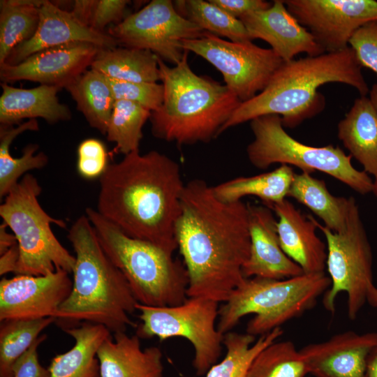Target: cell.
I'll return each mask as SVG.
<instances>
[{
  "mask_svg": "<svg viewBox=\"0 0 377 377\" xmlns=\"http://www.w3.org/2000/svg\"><path fill=\"white\" fill-rule=\"evenodd\" d=\"M175 234L188 275V297L226 302L245 279L249 205L222 201L213 186L193 179L184 185Z\"/></svg>",
  "mask_w": 377,
  "mask_h": 377,
  "instance_id": "1",
  "label": "cell"
},
{
  "mask_svg": "<svg viewBox=\"0 0 377 377\" xmlns=\"http://www.w3.org/2000/svg\"><path fill=\"white\" fill-rule=\"evenodd\" d=\"M96 211L128 236L172 254L184 188L179 164L164 154L139 150L108 164L99 178Z\"/></svg>",
  "mask_w": 377,
  "mask_h": 377,
  "instance_id": "2",
  "label": "cell"
},
{
  "mask_svg": "<svg viewBox=\"0 0 377 377\" xmlns=\"http://www.w3.org/2000/svg\"><path fill=\"white\" fill-rule=\"evenodd\" d=\"M362 68L350 46L283 61L262 91L239 104L219 135L230 128L267 114L279 115L283 127L294 128L323 109L324 97L318 89L326 83L346 84L366 96L369 89Z\"/></svg>",
  "mask_w": 377,
  "mask_h": 377,
  "instance_id": "3",
  "label": "cell"
},
{
  "mask_svg": "<svg viewBox=\"0 0 377 377\" xmlns=\"http://www.w3.org/2000/svg\"><path fill=\"white\" fill-rule=\"evenodd\" d=\"M67 237L75 253L73 286L56 321L62 329L80 322L101 325L113 334L136 327L129 316L136 311L138 302L123 274L103 251L86 215L76 219Z\"/></svg>",
  "mask_w": 377,
  "mask_h": 377,
  "instance_id": "4",
  "label": "cell"
},
{
  "mask_svg": "<svg viewBox=\"0 0 377 377\" xmlns=\"http://www.w3.org/2000/svg\"><path fill=\"white\" fill-rule=\"evenodd\" d=\"M188 54L185 50L172 67L158 57L163 100L149 118L154 137L179 146L207 143L218 137L242 103L225 84L194 73Z\"/></svg>",
  "mask_w": 377,
  "mask_h": 377,
  "instance_id": "5",
  "label": "cell"
},
{
  "mask_svg": "<svg viewBox=\"0 0 377 377\" xmlns=\"http://www.w3.org/2000/svg\"><path fill=\"white\" fill-rule=\"evenodd\" d=\"M85 215L138 303L173 306L186 300L189 280L184 264L149 242L128 236L95 209L87 207Z\"/></svg>",
  "mask_w": 377,
  "mask_h": 377,
  "instance_id": "6",
  "label": "cell"
},
{
  "mask_svg": "<svg viewBox=\"0 0 377 377\" xmlns=\"http://www.w3.org/2000/svg\"><path fill=\"white\" fill-rule=\"evenodd\" d=\"M330 286L325 272L284 279L245 278L219 307L217 329L225 334L253 314L246 332L255 337L265 334L312 309Z\"/></svg>",
  "mask_w": 377,
  "mask_h": 377,
  "instance_id": "7",
  "label": "cell"
},
{
  "mask_svg": "<svg viewBox=\"0 0 377 377\" xmlns=\"http://www.w3.org/2000/svg\"><path fill=\"white\" fill-rule=\"evenodd\" d=\"M42 191L37 179L27 173L6 196L0 216L16 237L19 260L15 274L46 275L62 269L73 274L75 257L62 246L51 224L66 228V222L50 216L40 206Z\"/></svg>",
  "mask_w": 377,
  "mask_h": 377,
  "instance_id": "8",
  "label": "cell"
},
{
  "mask_svg": "<svg viewBox=\"0 0 377 377\" xmlns=\"http://www.w3.org/2000/svg\"><path fill=\"white\" fill-rule=\"evenodd\" d=\"M250 126L253 140L246 147V154L255 168L265 170L275 163L294 165L302 172H324L360 194L372 191L371 178L365 171L355 169L352 156L339 147H313L297 141L284 130L277 114L256 117Z\"/></svg>",
  "mask_w": 377,
  "mask_h": 377,
  "instance_id": "9",
  "label": "cell"
},
{
  "mask_svg": "<svg viewBox=\"0 0 377 377\" xmlns=\"http://www.w3.org/2000/svg\"><path fill=\"white\" fill-rule=\"evenodd\" d=\"M324 235L327 246L326 268L330 286L323 294V307L334 313L341 293L347 295V313L355 320L366 302L373 283L372 251L362 221L358 205L350 197L346 223L340 232H333L313 217Z\"/></svg>",
  "mask_w": 377,
  "mask_h": 377,
  "instance_id": "10",
  "label": "cell"
},
{
  "mask_svg": "<svg viewBox=\"0 0 377 377\" xmlns=\"http://www.w3.org/2000/svg\"><path fill=\"white\" fill-rule=\"evenodd\" d=\"M219 302L200 297H188L173 306H149L136 304L140 323L135 334L140 339L158 337L164 341L182 337L194 350L193 367L196 375L202 376L221 356L224 334L217 329Z\"/></svg>",
  "mask_w": 377,
  "mask_h": 377,
  "instance_id": "11",
  "label": "cell"
},
{
  "mask_svg": "<svg viewBox=\"0 0 377 377\" xmlns=\"http://www.w3.org/2000/svg\"><path fill=\"white\" fill-rule=\"evenodd\" d=\"M182 46L215 67L241 102L262 91L283 62L271 48L251 40H227L207 31L199 38L182 40Z\"/></svg>",
  "mask_w": 377,
  "mask_h": 377,
  "instance_id": "12",
  "label": "cell"
},
{
  "mask_svg": "<svg viewBox=\"0 0 377 377\" xmlns=\"http://www.w3.org/2000/svg\"><path fill=\"white\" fill-rule=\"evenodd\" d=\"M205 31L182 17L170 0H152L110 27L108 34L123 47L147 50L165 62L178 64L182 40L200 38Z\"/></svg>",
  "mask_w": 377,
  "mask_h": 377,
  "instance_id": "13",
  "label": "cell"
},
{
  "mask_svg": "<svg viewBox=\"0 0 377 377\" xmlns=\"http://www.w3.org/2000/svg\"><path fill=\"white\" fill-rule=\"evenodd\" d=\"M283 3L325 52L347 48L358 29L377 20L375 0H285Z\"/></svg>",
  "mask_w": 377,
  "mask_h": 377,
  "instance_id": "14",
  "label": "cell"
},
{
  "mask_svg": "<svg viewBox=\"0 0 377 377\" xmlns=\"http://www.w3.org/2000/svg\"><path fill=\"white\" fill-rule=\"evenodd\" d=\"M62 269L46 275L17 274L0 281V321L55 318L73 280Z\"/></svg>",
  "mask_w": 377,
  "mask_h": 377,
  "instance_id": "15",
  "label": "cell"
},
{
  "mask_svg": "<svg viewBox=\"0 0 377 377\" xmlns=\"http://www.w3.org/2000/svg\"><path fill=\"white\" fill-rule=\"evenodd\" d=\"M100 49L85 42L45 49L17 64H0V80L4 83L27 80L65 89L91 66Z\"/></svg>",
  "mask_w": 377,
  "mask_h": 377,
  "instance_id": "16",
  "label": "cell"
},
{
  "mask_svg": "<svg viewBox=\"0 0 377 377\" xmlns=\"http://www.w3.org/2000/svg\"><path fill=\"white\" fill-rule=\"evenodd\" d=\"M85 42L102 49L119 45L108 33L99 32L79 22L65 9L45 0L39 8V22L34 35L13 49L3 64L15 65L45 49L71 43Z\"/></svg>",
  "mask_w": 377,
  "mask_h": 377,
  "instance_id": "17",
  "label": "cell"
},
{
  "mask_svg": "<svg viewBox=\"0 0 377 377\" xmlns=\"http://www.w3.org/2000/svg\"><path fill=\"white\" fill-rule=\"evenodd\" d=\"M239 20L251 40H265L283 61L294 59L300 53L314 57L325 52L289 12L283 1L274 0L269 8L249 13Z\"/></svg>",
  "mask_w": 377,
  "mask_h": 377,
  "instance_id": "18",
  "label": "cell"
},
{
  "mask_svg": "<svg viewBox=\"0 0 377 377\" xmlns=\"http://www.w3.org/2000/svg\"><path fill=\"white\" fill-rule=\"evenodd\" d=\"M377 345V332L346 331L300 350L314 377H364L367 357Z\"/></svg>",
  "mask_w": 377,
  "mask_h": 377,
  "instance_id": "19",
  "label": "cell"
},
{
  "mask_svg": "<svg viewBox=\"0 0 377 377\" xmlns=\"http://www.w3.org/2000/svg\"><path fill=\"white\" fill-rule=\"evenodd\" d=\"M248 205L251 246L244 276L284 279L303 274L281 247L273 211L265 205Z\"/></svg>",
  "mask_w": 377,
  "mask_h": 377,
  "instance_id": "20",
  "label": "cell"
},
{
  "mask_svg": "<svg viewBox=\"0 0 377 377\" xmlns=\"http://www.w3.org/2000/svg\"><path fill=\"white\" fill-rule=\"evenodd\" d=\"M269 207L277 216V232L284 253L304 273L324 272L327 246L316 234L313 216L304 215L287 199Z\"/></svg>",
  "mask_w": 377,
  "mask_h": 377,
  "instance_id": "21",
  "label": "cell"
},
{
  "mask_svg": "<svg viewBox=\"0 0 377 377\" xmlns=\"http://www.w3.org/2000/svg\"><path fill=\"white\" fill-rule=\"evenodd\" d=\"M140 339L123 332L105 339L97 353L101 377H163L161 350L142 349Z\"/></svg>",
  "mask_w": 377,
  "mask_h": 377,
  "instance_id": "22",
  "label": "cell"
},
{
  "mask_svg": "<svg viewBox=\"0 0 377 377\" xmlns=\"http://www.w3.org/2000/svg\"><path fill=\"white\" fill-rule=\"evenodd\" d=\"M1 125L20 124L24 119L43 118L54 124L68 121L72 113L69 108L59 102L57 96L59 87L40 84L31 89L17 88L1 82Z\"/></svg>",
  "mask_w": 377,
  "mask_h": 377,
  "instance_id": "23",
  "label": "cell"
},
{
  "mask_svg": "<svg viewBox=\"0 0 377 377\" xmlns=\"http://www.w3.org/2000/svg\"><path fill=\"white\" fill-rule=\"evenodd\" d=\"M62 330L75 343L52 359L47 367L50 377H101L97 353L103 341L112 337L110 331L103 325L86 322Z\"/></svg>",
  "mask_w": 377,
  "mask_h": 377,
  "instance_id": "24",
  "label": "cell"
},
{
  "mask_svg": "<svg viewBox=\"0 0 377 377\" xmlns=\"http://www.w3.org/2000/svg\"><path fill=\"white\" fill-rule=\"evenodd\" d=\"M338 138L367 173L377 175V111L361 96L338 124Z\"/></svg>",
  "mask_w": 377,
  "mask_h": 377,
  "instance_id": "25",
  "label": "cell"
},
{
  "mask_svg": "<svg viewBox=\"0 0 377 377\" xmlns=\"http://www.w3.org/2000/svg\"><path fill=\"white\" fill-rule=\"evenodd\" d=\"M90 68L115 80L133 82L160 81L158 57L147 50L123 46L100 49Z\"/></svg>",
  "mask_w": 377,
  "mask_h": 377,
  "instance_id": "26",
  "label": "cell"
},
{
  "mask_svg": "<svg viewBox=\"0 0 377 377\" xmlns=\"http://www.w3.org/2000/svg\"><path fill=\"white\" fill-rule=\"evenodd\" d=\"M295 172L291 166L280 165L274 170L249 177H238L213 186L215 195L221 200L232 202L248 195L260 199L270 207L288 197Z\"/></svg>",
  "mask_w": 377,
  "mask_h": 377,
  "instance_id": "27",
  "label": "cell"
},
{
  "mask_svg": "<svg viewBox=\"0 0 377 377\" xmlns=\"http://www.w3.org/2000/svg\"><path fill=\"white\" fill-rule=\"evenodd\" d=\"M288 197L309 208L333 232L346 226L350 197H337L327 189L323 180L306 172L295 173Z\"/></svg>",
  "mask_w": 377,
  "mask_h": 377,
  "instance_id": "28",
  "label": "cell"
},
{
  "mask_svg": "<svg viewBox=\"0 0 377 377\" xmlns=\"http://www.w3.org/2000/svg\"><path fill=\"white\" fill-rule=\"evenodd\" d=\"M89 126L106 135L115 102L107 77L90 68L65 88Z\"/></svg>",
  "mask_w": 377,
  "mask_h": 377,
  "instance_id": "29",
  "label": "cell"
},
{
  "mask_svg": "<svg viewBox=\"0 0 377 377\" xmlns=\"http://www.w3.org/2000/svg\"><path fill=\"white\" fill-rule=\"evenodd\" d=\"M36 119H29L17 126H0V198L6 197L19 182V179L27 172L44 168L48 162L47 156L43 151L35 154L38 149L36 144H29L22 149L19 158L13 157L10 146L20 134L38 131Z\"/></svg>",
  "mask_w": 377,
  "mask_h": 377,
  "instance_id": "30",
  "label": "cell"
},
{
  "mask_svg": "<svg viewBox=\"0 0 377 377\" xmlns=\"http://www.w3.org/2000/svg\"><path fill=\"white\" fill-rule=\"evenodd\" d=\"M281 327L255 337L245 332L230 331L224 334L223 344L226 352L219 362L214 364L205 377H247L249 368L258 353L276 341L283 334Z\"/></svg>",
  "mask_w": 377,
  "mask_h": 377,
  "instance_id": "31",
  "label": "cell"
},
{
  "mask_svg": "<svg viewBox=\"0 0 377 377\" xmlns=\"http://www.w3.org/2000/svg\"><path fill=\"white\" fill-rule=\"evenodd\" d=\"M45 0L0 1V64L15 47L29 40L39 22V8Z\"/></svg>",
  "mask_w": 377,
  "mask_h": 377,
  "instance_id": "32",
  "label": "cell"
},
{
  "mask_svg": "<svg viewBox=\"0 0 377 377\" xmlns=\"http://www.w3.org/2000/svg\"><path fill=\"white\" fill-rule=\"evenodd\" d=\"M173 2L177 11L182 17L205 31L232 42L251 40L239 19L231 16L209 1L177 0Z\"/></svg>",
  "mask_w": 377,
  "mask_h": 377,
  "instance_id": "33",
  "label": "cell"
},
{
  "mask_svg": "<svg viewBox=\"0 0 377 377\" xmlns=\"http://www.w3.org/2000/svg\"><path fill=\"white\" fill-rule=\"evenodd\" d=\"M56 321L48 317L31 320H8L0 325V377H13V367L39 337Z\"/></svg>",
  "mask_w": 377,
  "mask_h": 377,
  "instance_id": "34",
  "label": "cell"
},
{
  "mask_svg": "<svg viewBox=\"0 0 377 377\" xmlns=\"http://www.w3.org/2000/svg\"><path fill=\"white\" fill-rule=\"evenodd\" d=\"M151 111L126 100H116L107 129V140L115 143L114 151L126 155L139 150L142 128Z\"/></svg>",
  "mask_w": 377,
  "mask_h": 377,
  "instance_id": "35",
  "label": "cell"
},
{
  "mask_svg": "<svg viewBox=\"0 0 377 377\" xmlns=\"http://www.w3.org/2000/svg\"><path fill=\"white\" fill-rule=\"evenodd\" d=\"M306 363L290 341H274L253 360L247 377H304Z\"/></svg>",
  "mask_w": 377,
  "mask_h": 377,
  "instance_id": "36",
  "label": "cell"
},
{
  "mask_svg": "<svg viewBox=\"0 0 377 377\" xmlns=\"http://www.w3.org/2000/svg\"><path fill=\"white\" fill-rule=\"evenodd\" d=\"M107 79L115 101H131L143 106L151 112L156 110L163 103L164 89L162 84L125 82L109 77Z\"/></svg>",
  "mask_w": 377,
  "mask_h": 377,
  "instance_id": "37",
  "label": "cell"
},
{
  "mask_svg": "<svg viewBox=\"0 0 377 377\" xmlns=\"http://www.w3.org/2000/svg\"><path fill=\"white\" fill-rule=\"evenodd\" d=\"M77 153L79 175L87 179L100 178L108 165L104 144L98 139L87 138L80 143Z\"/></svg>",
  "mask_w": 377,
  "mask_h": 377,
  "instance_id": "38",
  "label": "cell"
},
{
  "mask_svg": "<svg viewBox=\"0 0 377 377\" xmlns=\"http://www.w3.org/2000/svg\"><path fill=\"white\" fill-rule=\"evenodd\" d=\"M349 46L362 66L377 75V20L358 29L351 37Z\"/></svg>",
  "mask_w": 377,
  "mask_h": 377,
  "instance_id": "39",
  "label": "cell"
},
{
  "mask_svg": "<svg viewBox=\"0 0 377 377\" xmlns=\"http://www.w3.org/2000/svg\"><path fill=\"white\" fill-rule=\"evenodd\" d=\"M130 2L128 0H96L90 27L103 32L108 24L121 22L126 17L124 13Z\"/></svg>",
  "mask_w": 377,
  "mask_h": 377,
  "instance_id": "40",
  "label": "cell"
},
{
  "mask_svg": "<svg viewBox=\"0 0 377 377\" xmlns=\"http://www.w3.org/2000/svg\"><path fill=\"white\" fill-rule=\"evenodd\" d=\"M47 338L39 336L30 348L20 356L13 367V377H50L48 368L42 366L38 360V348Z\"/></svg>",
  "mask_w": 377,
  "mask_h": 377,
  "instance_id": "41",
  "label": "cell"
},
{
  "mask_svg": "<svg viewBox=\"0 0 377 377\" xmlns=\"http://www.w3.org/2000/svg\"><path fill=\"white\" fill-rule=\"evenodd\" d=\"M231 16L239 19L249 13L269 8L271 3L264 0H209Z\"/></svg>",
  "mask_w": 377,
  "mask_h": 377,
  "instance_id": "42",
  "label": "cell"
},
{
  "mask_svg": "<svg viewBox=\"0 0 377 377\" xmlns=\"http://www.w3.org/2000/svg\"><path fill=\"white\" fill-rule=\"evenodd\" d=\"M96 3V0H76L70 12L79 22L90 27Z\"/></svg>",
  "mask_w": 377,
  "mask_h": 377,
  "instance_id": "43",
  "label": "cell"
},
{
  "mask_svg": "<svg viewBox=\"0 0 377 377\" xmlns=\"http://www.w3.org/2000/svg\"><path fill=\"white\" fill-rule=\"evenodd\" d=\"M19 248L17 243L1 255L0 275L9 272L15 273L19 260Z\"/></svg>",
  "mask_w": 377,
  "mask_h": 377,
  "instance_id": "44",
  "label": "cell"
},
{
  "mask_svg": "<svg viewBox=\"0 0 377 377\" xmlns=\"http://www.w3.org/2000/svg\"><path fill=\"white\" fill-rule=\"evenodd\" d=\"M8 226L3 223L0 226V255L17 244V239L13 233L7 231Z\"/></svg>",
  "mask_w": 377,
  "mask_h": 377,
  "instance_id": "45",
  "label": "cell"
},
{
  "mask_svg": "<svg viewBox=\"0 0 377 377\" xmlns=\"http://www.w3.org/2000/svg\"><path fill=\"white\" fill-rule=\"evenodd\" d=\"M364 377H377V345L371 349L367 357Z\"/></svg>",
  "mask_w": 377,
  "mask_h": 377,
  "instance_id": "46",
  "label": "cell"
},
{
  "mask_svg": "<svg viewBox=\"0 0 377 377\" xmlns=\"http://www.w3.org/2000/svg\"><path fill=\"white\" fill-rule=\"evenodd\" d=\"M367 302L373 307H377V288L372 284L367 294Z\"/></svg>",
  "mask_w": 377,
  "mask_h": 377,
  "instance_id": "47",
  "label": "cell"
},
{
  "mask_svg": "<svg viewBox=\"0 0 377 377\" xmlns=\"http://www.w3.org/2000/svg\"><path fill=\"white\" fill-rule=\"evenodd\" d=\"M369 94V98L377 111V84L372 86Z\"/></svg>",
  "mask_w": 377,
  "mask_h": 377,
  "instance_id": "48",
  "label": "cell"
},
{
  "mask_svg": "<svg viewBox=\"0 0 377 377\" xmlns=\"http://www.w3.org/2000/svg\"><path fill=\"white\" fill-rule=\"evenodd\" d=\"M374 181H373V189L372 192L377 196V175L374 177Z\"/></svg>",
  "mask_w": 377,
  "mask_h": 377,
  "instance_id": "49",
  "label": "cell"
}]
</instances>
